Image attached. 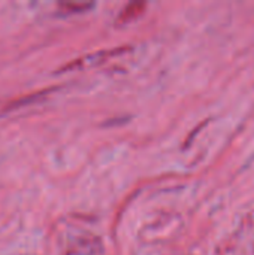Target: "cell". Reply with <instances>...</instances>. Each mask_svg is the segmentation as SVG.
Returning a JSON list of instances; mask_svg holds the SVG:
<instances>
[{
  "label": "cell",
  "instance_id": "cell-1",
  "mask_svg": "<svg viewBox=\"0 0 254 255\" xmlns=\"http://www.w3.org/2000/svg\"><path fill=\"white\" fill-rule=\"evenodd\" d=\"M129 49V46H117V48H111V49H102L97 52H93L87 57L78 58L75 61H70L67 66L63 67V70H70V69H78V67H84V66H93V64H100L112 57L121 55Z\"/></svg>",
  "mask_w": 254,
  "mask_h": 255
},
{
  "label": "cell",
  "instance_id": "cell-2",
  "mask_svg": "<svg viewBox=\"0 0 254 255\" xmlns=\"http://www.w3.org/2000/svg\"><path fill=\"white\" fill-rule=\"evenodd\" d=\"M145 9V3L142 1H133V3H129L120 13V18L118 21L121 22H129L132 19H136Z\"/></svg>",
  "mask_w": 254,
  "mask_h": 255
},
{
  "label": "cell",
  "instance_id": "cell-3",
  "mask_svg": "<svg viewBox=\"0 0 254 255\" xmlns=\"http://www.w3.org/2000/svg\"><path fill=\"white\" fill-rule=\"evenodd\" d=\"M60 7H64V9L73 10V9H85V7H87V4H85V3H79V4H73V3H66V4H60Z\"/></svg>",
  "mask_w": 254,
  "mask_h": 255
}]
</instances>
